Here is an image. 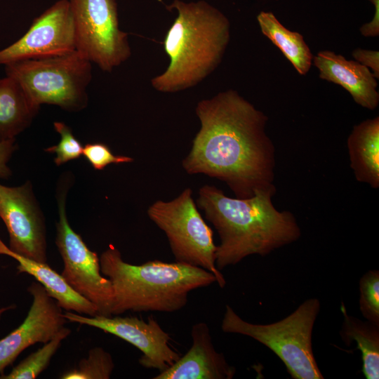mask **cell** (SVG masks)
<instances>
[{"mask_svg":"<svg viewBox=\"0 0 379 379\" xmlns=\"http://www.w3.org/2000/svg\"><path fill=\"white\" fill-rule=\"evenodd\" d=\"M257 19L262 33L281 51L300 74H306L313 56L303 36L284 27L271 12L262 11Z\"/></svg>","mask_w":379,"mask_h":379,"instance_id":"obj_20","label":"cell"},{"mask_svg":"<svg viewBox=\"0 0 379 379\" xmlns=\"http://www.w3.org/2000/svg\"><path fill=\"white\" fill-rule=\"evenodd\" d=\"M353 58L361 65L373 70L375 79L379 78V52L357 48L352 52Z\"/></svg>","mask_w":379,"mask_h":379,"instance_id":"obj_26","label":"cell"},{"mask_svg":"<svg viewBox=\"0 0 379 379\" xmlns=\"http://www.w3.org/2000/svg\"><path fill=\"white\" fill-rule=\"evenodd\" d=\"M100 264L113 288L112 316L128 311H178L187 305L192 291L216 282L209 271L178 262H126L112 245L102 253Z\"/></svg>","mask_w":379,"mask_h":379,"instance_id":"obj_4","label":"cell"},{"mask_svg":"<svg viewBox=\"0 0 379 379\" xmlns=\"http://www.w3.org/2000/svg\"><path fill=\"white\" fill-rule=\"evenodd\" d=\"M166 8L178 12L164 40L170 63L151 84L159 92L175 93L197 85L219 65L230 41V24L205 1L174 0Z\"/></svg>","mask_w":379,"mask_h":379,"instance_id":"obj_3","label":"cell"},{"mask_svg":"<svg viewBox=\"0 0 379 379\" xmlns=\"http://www.w3.org/2000/svg\"><path fill=\"white\" fill-rule=\"evenodd\" d=\"M276 187L248 198H232L215 186L200 188L197 206L217 230L216 267L220 271L251 255L265 256L298 240L301 230L294 215L272 203Z\"/></svg>","mask_w":379,"mask_h":379,"instance_id":"obj_2","label":"cell"},{"mask_svg":"<svg viewBox=\"0 0 379 379\" xmlns=\"http://www.w3.org/2000/svg\"><path fill=\"white\" fill-rule=\"evenodd\" d=\"M53 126L60 135V140L58 145L47 148L46 151L56 154L54 159L56 165L60 166L79 158L83 154L84 147L74 136L70 128L60 121L54 122Z\"/></svg>","mask_w":379,"mask_h":379,"instance_id":"obj_24","label":"cell"},{"mask_svg":"<svg viewBox=\"0 0 379 379\" xmlns=\"http://www.w3.org/2000/svg\"><path fill=\"white\" fill-rule=\"evenodd\" d=\"M0 217L8 232L11 251L47 262L44 218L29 183L20 187L0 184Z\"/></svg>","mask_w":379,"mask_h":379,"instance_id":"obj_12","label":"cell"},{"mask_svg":"<svg viewBox=\"0 0 379 379\" xmlns=\"http://www.w3.org/2000/svg\"><path fill=\"white\" fill-rule=\"evenodd\" d=\"M191 336L192 345L185 354L154 379H232L234 376L236 368L216 351L207 324H194Z\"/></svg>","mask_w":379,"mask_h":379,"instance_id":"obj_14","label":"cell"},{"mask_svg":"<svg viewBox=\"0 0 379 379\" xmlns=\"http://www.w3.org/2000/svg\"><path fill=\"white\" fill-rule=\"evenodd\" d=\"M15 307V306L14 305H10V306H8V307H1L0 308V319L3 315V314L9 310H12V309H14Z\"/></svg>","mask_w":379,"mask_h":379,"instance_id":"obj_29","label":"cell"},{"mask_svg":"<svg viewBox=\"0 0 379 379\" xmlns=\"http://www.w3.org/2000/svg\"><path fill=\"white\" fill-rule=\"evenodd\" d=\"M350 168L355 179L379 187V117L355 125L347 139Z\"/></svg>","mask_w":379,"mask_h":379,"instance_id":"obj_17","label":"cell"},{"mask_svg":"<svg viewBox=\"0 0 379 379\" xmlns=\"http://www.w3.org/2000/svg\"><path fill=\"white\" fill-rule=\"evenodd\" d=\"M75 51L70 4L69 0H60L36 18L21 38L0 50V65L59 56Z\"/></svg>","mask_w":379,"mask_h":379,"instance_id":"obj_10","label":"cell"},{"mask_svg":"<svg viewBox=\"0 0 379 379\" xmlns=\"http://www.w3.org/2000/svg\"><path fill=\"white\" fill-rule=\"evenodd\" d=\"M0 255L15 259L18 262V273H27L34 277L62 309L90 317L98 314L95 305L74 291L62 275L47 262H40L13 252L1 238Z\"/></svg>","mask_w":379,"mask_h":379,"instance_id":"obj_16","label":"cell"},{"mask_svg":"<svg viewBox=\"0 0 379 379\" xmlns=\"http://www.w3.org/2000/svg\"><path fill=\"white\" fill-rule=\"evenodd\" d=\"M201 127L182 166L227 184L237 198L276 187L275 147L265 128L268 117L234 90L199 101Z\"/></svg>","mask_w":379,"mask_h":379,"instance_id":"obj_1","label":"cell"},{"mask_svg":"<svg viewBox=\"0 0 379 379\" xmlns=\"http://www.w3.org/2000/svg\"><path fill=\"white\" fill-rule=\"evenodd\" d=\"M39 107L17 80L0 78V141L15 139L29 126Z\"/></svg>","mask_w":379,"mask_h":379,"instance_id":"obj_18","label":"cell"},{"mask_svg":"<svg viewBox=\"0 0 379 379\" xmlns=\"http://www.w3.org/2000/svg\"><path fill=\"white\" fill-rule=\"evenodd\" d=\"M375 7V14L373 20L363 25L360 32L364 36L374 37L379 35V0H369Z\"/></svg>","mask_w":379,"mask_h":379,"instance_id":"obj_28","label":"cell"},{"mask_svg":"<svg viewBox=\"0 0 379 379\" xmlns=\"http://www.w3.org/2000/svg\"><path fill=\"white\" fill-rule=\"evenodd\" d=\"M66 192L67 189H62L58 195L55 244L63 261L60 274L74 291L95 305L98 314L112 317V283L102 274L97 253L88 248L70 226L66 214Z\"/></svg>","mask_w":379,"mask_h":379,"instance_id":"obj_9","label":"cell"},{"mask_svg":"<svg viewBox=\"0 0 379 379\" xmlns=\"http://www.w3.org/2000/svg\"><path fill=\"white\" fill-rule=\"evenodd\" d=\"M71 333L65 327L55 338L44 344V346L28 355L6 375L0 379H34L49 365L50 361L61 345L62 341Z\"/></svg>","mask_w":379,"mask_h":379,"instance_id":"obj_21","label":"cell"},{"mask_svg":"<svg viewBox=\"0 0 379 379\" xmlns=\"http://www.w3.org/2000/svg\"><path fill=\"white\" fill-rule=\"evenodd\" d=\"M321 307L317 298L307 299L284 319L257 324L241 319L228 305L221 329L248 336L272 350L294 379H323L312 346V334Z\"/></svg>","mask_w":379,"mask_h":379,"instance_id":"obj_5","label":"cell"},{"mask_svg":"<svg viewBox=\"0 0 379 379\" xmlns=\"http://www.w3.org/2000/svg\"><path fill=\"white\" fill-rule=\"evenodd\" d=\"M343 322L340 331L342 340L347 345L353 341L360 350L362 373L366 379L379 378V325L367 320L361 321L347 313L341 304Z\"/></svg>","mask_w":379,"mask_h":379,"instance_id":"obj_19","label":"cell"},{"mask_svg":"<svg viewBox=\"0 0 379 379\" xmlns=\"http://www.w3.org/2000/svg\"><path fill=\"white\" fill-rule=\"evenodd\" d=\"M5 72L17 80L39 107L48 104L77 112L88 105L92 62L77 51L11 62L5 65Z\"/></svg>","mask_w":379,"mask_h":379,"instance_id":"obj_6","label":"cell"},{"mask_svg":"<svg viewBox=\"0 0 379 379\" xmlns=\"http://www.w3.org/2000/svg\"><path fill=\"white\" fill-rule=\"evenodd\" d=\"M192 195V190L187 188L171 201H157L149 207L148 216L166 234L175 262L209 271L224 288L225 279L215 265L213 230L199 213Z\"/></svg>","mask_w":379,"mask_h":379,"instance_id":"obj_7","label":"cell"},{"mask_svg":"<svg viewBox=\"0 0 379 379\" xmlns=\"http://www.w3.org/2000/svg\"><path fill=\"white\" fill-rule=\"evenodd\" d=\"M69 2L78 52L108 72L130 58L128 35L119 29L115 0H69Z\"/></svg>","mask_w":379,"mask_h":379,"instance_id":"obj_8","label":"cell"},{"mask_svg":"<svg viewBox=\"0 0 379 379\" xmlns=\"http://www.w3.org/2000/svg\"><path fill=\"white\" fill-rule=\"evenodd\" d=\"M27 291L32 302L26 318L0 340V372L13 364L23 350L34 344L50 341L65 327L67 319L62 308L40 283L32 281Z\"/></svg>","mask_w":379,"mask_h":379,"instance_id":"obj_13","label":"cell"},{"mask_svg":"<svg viewBox=\"0 0 379 379\" xmlns=\"http://www.w3.org/2000/svg\"><path fill=\"white\" fill-rule=\"evenodd\" d=\"M312 60L320 79L340 85L360 106L370 110L377 108L378 83L368 67L330 51L319 52Z\"/></svg>","mask_w":379,"mask_h":379,"instance_id":"obj_15","label":"cell"},{"mask_svg":"<svg viewBox=\"0 0 379 379\" xmlns=\"http://www.w3.org/2000/svg\"><path fill=\"white\" fill-rule=\"evenodd\" d=\"M63 317L70 322L99 328L133 345L142 352L138 362L145 368L161 372L180 357L170 345V335L152 316L145 321L137 317H90L66 311Z\"/></svg>","mask_w":379,"mask_h":379,"instance_id":"obj_11","label":"cell"},{"mask_svg":"<svg viewBox=\"0 0 379 379\" xmlns=\"http://www.w3.org/2000/svg\"><path fill=\"white\" fill-rule=\"evenodd\" d=\"M114 368L110 353L102 347L91 348L88 356L74 368L64 372L62 379H109Z\"/></svg>","mask_w":379,"mask_h":379,"instance_id":"obj_22","label":"cell"},{"mask_svg":"<svg viewBox=\"0 0 379 379\" xmlns=\"http://www.w3.org/2000/svg\"><path fill=\"white\" fill-rule=\"evenodd\" d=\"M83 154L95 170H102L110 164L131 163L129 157L114 155L103 143H88L83 149Z\"/></svg>","mask_w":379,"mask_h":379,"instance_id":"obj_25","label":"cell"},{"mask_svg":"<svg viewBox=\"0 0 379 379\" xmlns=\"http://www.w3.org/2000/svg\"><path fill=\"white\" fill-rule=\"evenodd\" d=\"M15 148V139L0 141V178L6 179L11 175L7 164Z\"/></svg>","mask_w":379,"mask_h":379,"instance_id":"obj_27","label":"cell"},{"mask_svg":"<svg viewBox=\"0 0 379 379\" xmlns=\"http://www.w3.org/2000/svg\"><path fill=\"white\" fill-rule=\"evenodd\" d=\"M359 310L368 321L379 325V271L366 272L359 282Z\"/></svg>","mask_w":379,"mask_h":379,"instance_id":"obj_23","label":"cell"}]
</instances>
